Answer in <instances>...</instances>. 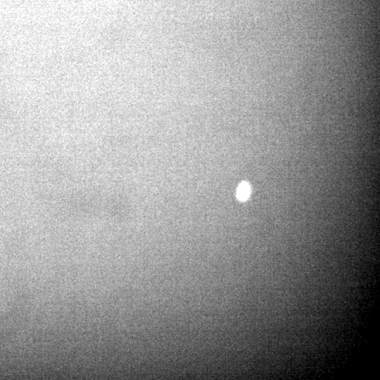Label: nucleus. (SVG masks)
<instances>
[{"mask_svg":"<svg viewBox=\"0 0 380 380\" xmlns=\"http://www.w3.org/2000/svg\"><path fill=\"white\" fill-rule=\"evenodd\" d=\"M250 194V186L248 183L242 182L237 189L236 196L240 201L246 200Z\"/></svg>","mask_w":380,"mask_h":380,"instance_id":"1","label":"nucleus"}]
</instances>
